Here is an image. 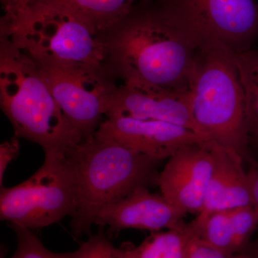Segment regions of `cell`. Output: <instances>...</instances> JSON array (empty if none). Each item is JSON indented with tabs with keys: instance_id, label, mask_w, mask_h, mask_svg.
<instances>
[{
	"instance_id": "22",
	"label": "cell",
	"mask_w": 258,
	"mask_h": 258,
	"mask_svg": "<svg viewBox=\"0 0 258 258\" xmlns=\"http://www.w3.org/2000/svg\"><path fill=\"white\" fill-rule=\"evenodd\" d=\"M186 258H229V257L200 240L191 232V236L188 244Z\"/></svg>"
},
{
	"instance_id": "24",
	"label": "cell",
	"mask_w": 258,
	"mask_h": 258,
	"mask_svg": "<svg viewBox=\"0 0 258 258\" xmlns=\"http://www.w3.org/2000/svg\"><path fill=\"white\" fill-rule=\"evenodd\" d=\"M247 174L252 196V206L258 212V162L251 161L250 169L247 171Z\"/></svg>"
},
{
	"instance_id": "27",
	"label": "cell",
	"mask_w": 258,
	"mask_h": 258,
	"mask_svg": "<svg viewBox=\"0 0 258 258\" xmlns=\"http://www.w3.org/2000/svg\"><path fill=\"white\" fill-rule=\"evenodd\" d=\"M240 258H242V257H240Z\"/></svg>"
},
{
	"instance_id": "26",
	"label": "cell",
	"mask_w": 258,
	"mask_h": 258,
	"mask_svg": "<svg viewBox=\"0 0 258 258\" xmlns=\"http://www.w3.org/2000/svg\"><path fill=\"white\" fill-rule=\"evenodd\" d=\"M253 139H254V141H255L256 143H257V146H258V136H257V137H254V138H253Z\"/></svg>"
},
{
	"instance_id": "2",
	"label": "cell",
	"mask_w": 258,
	"mask_h": 258,
	"mask_svg": "<svg viewBox=\"0 0 258 258\" xmlns=\"http://www.w3.org/2000/svg\"><path fill=\"white\" fill-rule=\"evenodd\" d=\"M76 184L71 230L76 237L91 234L102 209L139 187L158 184L161 160L95 133L66 153Z\"/></svg>"
},
{
	"instance_id": "9",
	"label": "cell",
	"mask_w": 258,
	"mask_h": 258,
	"mask_svg": "<svg viewBox=\"0 0 258 258\" xmlns=\"http://www.w3.org/2000/svg\"><path fill=\"white\" fill-rule=\"evenodd\" d=\"M111 115L167 122L208 137L194 119L189 90L178 91L134 81L122 82L110 99L106 118Z\"/></svg>"
},
{
	"instance_id": "8",
	"label": "cell",
	"mask_w": 258,
	"mask_h": 258,
	"mask_svg": "<svg viewBox=\"0 0 258 258\" xmlns=\"http://www.w3.org/2000/svg\"><path fill=\"white\" fill-rule=\"evenodd\" d=\"M37 64L61 111L82 141L94 135L106 118L110 99L118 87L116 79L107 69Z\"/></svg>"
},
{
	"instance_id": "11",
	"label": "cell",
	"mask_w": 258,
	"mask_h": 258,
	"mask_svg": "<svg viewBox=\"0 0 258 258\" xmlns=\"http://www.w3.org/2000/svg\"><path fill=\"white\" fill-rule=\"evenodd\" d=\"M96 133L161 161L169 159L187 144L210 140L189 129L167 122L118 115L106 117Z\"/></svg>"
},
{
	"instance_id": "4",
	"label": "cell",
	"mask_w": 258,
	"mask_h": 258,
	"mask_svg": "<svg viewBox=\"0 0 258 258\" xmlns=\"http://www.w3.org/2000/svg\"><path fill=\"white\" fill-rule=\"evenodd\" d=\"M190 107L197 125L211 140L248 159L245 96L235 53L217 44H202L189 77Z\"/></svg>"
},
{
	"instance_id": "7",
	"label": "cell",
	"mask_w": 258,
	"mask_h": 258,
	"mask_svg": "<svg viewBox=\"0 0 258 258\" xmlns=\"http://www.w3.org/2000/svg\"><path fill=\"white\" fill-rule=\"evenodd\" d=\"M198 42L217 44L235 54L258 39L255 0H157Z\"/></svg>"
},
{
	"instance_id": "13",
	"label": "cell",
	"mask_w": 258,
	"mask_h": 258,
	"mask_svg": "<svg viewBox=\"0 0 258 258\" xmlns=\"http://www.w3.org/2000/svg\"><path fill=\"white\" fill-rule=\"evenodd\" d=\"M213 164L201 212L229 210L252 205L244 159L232 149L210 140ZM200 212V213H201Z\"/></svg>"
},
{
	"instance_id": "17",
	"label": "cell",
	"mask_w": 258,
	"mask_h": 258,
	"mask_svg": "<svg viewBox=\"0 0 258 258\" xmlns=\"http://www.w3.org/2000/svg\"><path fill=\"white\" fill-rule=\"evenodd\" d=\"M244 96L249 139L258 136V50L235 54Z\"/></svg>"
},
{
	"instance_id": "3",
	"label": "cell",
	"mask_w": 258,
	"mask_h": 258,
	"mask_svg": "<svg viewBox=\"0 0 258 258\" xmlns=\"http://www.w3.org/2000/svg\"><path fill=\"white\" fill-rule=\"evenodd\" d=\"M0 105L15 135L39 144L45 155H64L82 142L35 61L4 31H0Z\"/></svg>"
},
{
	"instance_id": "19",
	"label": "cell",
	"mask_w": 258,
	"mask_h": 258,
	"mask_svg": "<svg viewBox=\"0 0 258 258\" xmlns=\"http://www.w3.org/2000/svg\"><path fill=\"white\" fill-rule=\"evenodd\" d=\"M98 227L97 233L90 234L88 240L81 242L79 249L72 252V258H123L121 248L112 244L105 227Z\"/></svg>"
},
{
	"instance_id": "25",
	"label": "cell",
	"mask_w": 258,
	"mask_h": 258,
	"mask_svg": "<svg viewBox=\"0 0 258 258\" xmlns=\"http://www.w3.org/2000/svg\"><path fill=\"white\" fill-rule=\"evenodd\" d=\"M255 254H256V256H257V258H258V241H257V245H256V247H255Z\"/></svg>"
},
{
	"instance_id": "6",
	"label": "cell",
	"mask_w": 258,
	"mask_h": 258,
	"mask_svg": "<svg viewBox=\"0 0 258 258\" xmlns=\"http://www.w3.org/2000/svg\"><path fill=\"white\" fill-rule=\"evenodd\" d=\"M76 184L66 155L45 154L43 164L29 179L13 187H1L0 218L36 230L74 215Z\"/></svg>"
},
{
	"instance_id": "20",
	"label": "cell",
	"mask_w": 258,
	"mask_h": 258,
	"mask_svg": "<svg viewBox=\"0 0 258 258\" xmlns=\"http://www.w3.org/2000/svg\"><path fill=\"white\" fill-rule=\"evenodd\" d=\"M235 233L236 251L239 252L248 243L258 226V212L252 205L229 210Z\"/></svg>"
},
{
	"instance_id": "5",
	"label": "cell",
	"mask_w": 258,
	"mask_h": 258,
	"mask_svg": "<svg viewBox=\"0 0 258 258\" xmlns=\"http://www.w3.org/2000/svg\"><path fill=\"white\" fill-rule=\"evenodd\" d=\"M0 30L11 34L37 64L108 70L101 32L69 12L28 8L15 23L0 24Z\"/></svg>"
},
{
	"instance_id": "14",
	"label": "cell",
	"mask_w": 258,
	"mask_h": 258,
	"mask_svg": "<svg viewBox=\"0 0 258 258\" xmlns=\"http://www.w3.org/2000/svg\"><path fill=\"white\" fill-rule=\"evenodd\" d=\"M142 1L144 0H32L28 8L69 12L102 33L124 18Z\"/></svg>"
},
{
	"instance_id": "15",
	"label": "cell",
	"mask_w": 258,
	"mask_h": 258,
	"mask_svg": "<svg viewBox=\"0 0 258 258\" xmlns=\"http://www.w3.org/2000/svg\"><path fill=\"white\" fill-rule=\"evenodd\" d=\"M191 236L189 225L166 231L151 232L140 244L136 247L123 246V258H186L188 244Z\"/></svg>"
},
{
	"instance_id": "10",
	"label": "cell",
	"mask_w": 258,
	"mask_h": 258,
	"mask_svg": "<svg viewBox=\"0 0 258 258\" xmlns=\"http://www.w3.org/2000/svg\"><path fill=\"white\" fill-rule=\"evenodd\" d=\"M209 142L181 147L159 172L161 195L186 214L198 215L203 210L213 164Z\"/></svg>"
},
{
	"instance_id": "23",
	"label": "cell",
	"mask_w": 258,
	"mask_h": 258,
	"mask_svg": "<svg viewBox=\"0 0 258 258\" xmlns=\"http://www.w3.org/2000/svg\"><path fill=\"white\" fill-rule=\"evenodd\" d=\"M32 0H1L2 8L5 15L1 18V21L5 23H15L20 17L25 13Z\"/></svg>"
},
{
	"instance_id": "21",
	"label": "cell",
	"mask_w": 258,
	"mask_h": 258,
	"mask_svg": "<svg viewBox=\"0 0 258 258\" xmlns=\"http://www.w3.org/2000/svg\"><path fill=\"white\" fill-rule=\"evenodd\" d=\"M18 137L14 135L0 146V185L3 187L7 167L14 161L20 153V144Z\"/></svg>"
},
{
	"instance_id": "1",
	"label": "cell",
	"mask_w": 258,
	"mask_h": 258,
	"mask_svg": "<svg viewBox=\"0 0 258 258\" xmlns=\"http://www.w3.org/2000/svg\"><path fill=\"white\" fill-rule=\"evenodd\" d=\"M115 79L187 91L199 44L157 0H144L101 33Z\"/></svg>"
},
{
	"instance_id": "18",
	"label": "cell",
	"mask_w": 258,
	"mask_h": 258,
	"mask_svg": "<svg viewBox=\"0 0 258 258\" xmlns=\"http://www.w3.org/2000/svg\"><path fill=\"white\" fill-rule=\"evenodd\" d=\"M14 231L18 246L11 258H72V252H54L47 248L32 230L16 225H10ZM5 248H1L4 258Z\"/></svg>"
},
{
	"instance_id": "12",
	"label": "cell",
	"mask_w": 258,
	"mask_h": 258,
	"mask_svg": "<svg viewBox=\"0 0 258 258\" xmlns=\"http://www.w3.org/2000/svg\"><path fill=\"white\" fill-rule=\"evenodd\" d=\"M186 212L169 203L162 195L152 194L147 187H139L118 201L104 207L97 215L95 225L108 227L106 234L126 229L158 232L176 228L184 224Z\"/></svg>"
},
{
	"instance_id": "16",
	"label": "cell",
	"mask_w": 258,
	"mask_h": 258,
	"mask_svg": "<svg viewBox=\"0 0 258 258\" xmlns=\"http://www.w3.org/2000/svg\"><path fill=\"white\" fill-rule=\"evenodd\" d=\"M188 225L194 235L227 257L237 252L228 210L201 212Z\"/></svg>"
}]
</instances>
